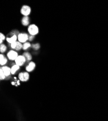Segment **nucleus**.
Here are the masks:
<instances>
[{"label": "nucleus", "mask_w": 108, "mask_h": 121, "mask_svg": "<svg viewBox=\"0 0 108 121\" xmlns=\"http://www.w3.org/2000/svg\"><path fill=\"white\" fill-rule=\"evenodd\" d=\"M28 32L30 36H35L39 33V28L36 24H32L28 26Z\"/></svg>", "instance_id": "obj_1"}, {"label": "nucleus", "mask_w": 108, "mask_h": 121, "mask_svg": "<svg viewBox=\"0 0 108 121\" xmlns=\"http://www.w3.org/2000/svg\"><path fill=\"white\" fill-rule=\"evenodd\" d=\"M29 36L28 34L25 32H20L18 34V41L21 43H24L29 40Z\"/></svg>", "instance_id": "obj_2"}, {"label": "nucleus", "mask_w": 108, "mask_h": 121, "mask_svg": "<svg viewBox=\"0 0 108 121\" xmlns=\"http://www.w3.org/2000/svg\"><path fill=\"white\" fill-rule=\"evenodd\" d=\"M20 13L24 16H28L31 13V8L27 5H24L21 8Z\"/></svg>", "instance_id": "obj_3"}, {"label": "nucleus", "mask_w": 108, "mask_h": 121, "mask_svg": "<svg viewBox=\"0 0 108 121\" xmlns=\"http://www.w3.org/2000/svg\"><path fill=\"white\" fill-rule=\"evenodd\" d=\"M26 61V59L23 55H19L15 60V62L16 65L20 66L23 65Z\"/></svg>", "instance_id": "obj_4"}, {"label": "nucleus", "mask_w": 108, "mask_h": 121, "mask_svg": "<svg viewBox=\"0 0 108 121\" xmlns=\"http://www.w3.org/2000/svg\"><path fill=\"white\" fill-rule=\"evenodd\" d=\"M18 56L19 55L17 52L14 50H10L9 51V52H8L7 54V58L11 60H15L18 57Z\"/></svg>", "instance_id": "obj_5"}, {"label": "nucleus", "mask_w": 108, "mask_h": 121, "mask_svg": "<svg viewBox=\"0 0 108 121\" xmlns=\"http://www.w3.org/2000/svg\"><path fill=\"white\" fill-rule=\"evenodd\" d=\"M19 78L21 81H26L29 79V74L28 72H21L19 75Z\"/></svg>", "instance_id": "obj_6"}, {"label": "nucleus", "mask_w": 108, "mask_h": 121, "mask_svg": "<svg viewBox=\"0 0 108 121\" xmlns=\"http://www.w3.org/2000/svg\"><path fill=\"white\" fill-rule=\"evenodd\" d=\"M10 46L12 49L18 51L20 50L22 48L23 45L21 43L17 41L16 42L13 43V44H10Z\"/></svg>", "instance_id": "obj_7"}, {"label": "nucleus", "mask_w": 108, "mask_h": 121, "mask_svg": "<svg viewBox=\"0 0 108 121\" xmlns=\"http://www.w3.org/2000/svg\"><path fill=\"white\" fill-rule=\"evenodd\" d=\"M17 39L18 36L16 34H13V35L11 37H7L6 39L7 42L10 44H12L13 43L17 41Z\"/></svg>", "instance_id": "obj_8"}, {"label": "nucleus", "mask_w": 108, "mask_h": 121, "mask_svg": "<svg viewBox=\"0 0 108 121\" xmlns=\"http://www.w3.org/2000/svg\"><path fill=\"white\" fill-rule=\"evenodd\" d=\"M2 69L3 70L5 77L9 76L11 73V68L7 66H3L1 67Z\"/></svg>", "instance_id": "obj_9"}, {"label": "nucleus", "mask_w": 108, "mask_h": 121, "mask_svg": "<svg viewBox=\"0 0 108 121\" xmlns=\"http://www.w3.org/2000/svg\"><path fill=\"white\" fill-rule=\"evenodd\" d=\"M36 64L33 62H31L30 63H29L28 65L26 67V70L27 72H31L34 70Z\"/></svg>", "instance_id": "obj_10"}, {"label": "nucleus", "mask_w": 108, "mask_h": 121, "mask_svg": "<svg viewBox=\"0 0 108 121\" xmlns=\"http://www.w3.org/2000/svg\"><path fill=\"white\" fill-rule=\"evenodd\" d=\"M30 23V19L28 16H24L21 20V23L24 26H27L29 25Z\"/></svg>", "instance_id": "obj_11"}, {"label": "nucleus", "mask_w": 108, "mask_h": 121, "mask_svg": "<svg viewBox=\"0 0 108 121\" xmlns=\"http://www.w3.org/2000/svg\"><path fill=\"white\" fill-rule=\"evenodd\" d=\"M7 63V59L3 54L0 55V65L4 66Z\"/></svg>", "instance_id": "obj_12"}, {"label": "nucleus", "mask_w": 108, "mask_h": 121, "mask_svg": "<svg viewBox=\"0 0 108 121\" xmlns=\"http://www.w3.org/2000/svg\"><path fill=\"white\" fill-rule=\"evenodd\" d=\"M20 66L16 65V64L13 65L11 68V74H12V75L15 74L16 73V72L20 68Z\"/></svg>", "instance_id": "obj_13"}, {"label": "nucleus", "mask_w": 108, "mask_h": 121, "mask_svg": "<svg viewBox=\"0 0 108 121\" xmlns=\"http://www.w3.org/2000/svg\"><path fill=\"white\" fill-rule=\"evenodd\" d=\"M31 47H32V45L31 44V43L28 42H26L25 43H23V47H22V49L23 50H26L28 48H31Z\"/></svg>", "instance_id": "obj_14"}, {"label": "nucleus", "mask_w": 108, "mask_h": 121, "mask_svg": "<svg viewBox=\"0 0 108 121\" xmlns=\"http://www.w3.org/2000/svg\"><path fill=\"white\" fill-rule=\"evenodd\" d=\"M23 55L25 57L26 59V60H31L32 59V55L28 52H24L23 54Z\"/></svg>", "instance_id": "obj_15"}, {"label": "nucleus", "mask_w": 108, "mask_h": 121, "mask_svg": "<svg viewBox=\"0 0 108 121\" xmlns=\"http://www.w3.org/2000/svg\"><path fill=\"white\" fill-rule=\"evenodd\" d=\"M6 46L4 44H1V45H0V52H1V53H4L6 51Z\"/></svg>", "instance_id": "obj_16"}, {"label": "nucleus", "mask_w": 108, "mask_h": 121, "mask_svg": "<svg viewBox=\"0 0 108 121\" xmlns=\"http://www.w3.org/2000/svg\"><path fill=\"white\" fill-rule=\"evenodd\" d=\"M0 75H1L0 76V79H1V80H4L5 79V76L1 68V69H0Z\"/></svg>", "instance_id": "obj_17"}, {"label": "nucleus", "mask_w": 108, "mask_h": 121, "mask_svg": "<svg viewBox=\"0 0 108 121\" xmlns=\"http://www.w3.org/2000/svg\"><path fill=\"white\" fill-rule=\"evenodd\" d=\"M5 39V36L4 35V34L1 32L0 33V44H2L4 40Z\"/></svg>", "instance_id": "obj_18"}, {"label": "nucleus", "mask_w": 108, "mask_h": 121, "mask_svg": "<svg viewBox=\"0 0 108 121\" xmlns=\"http://www.w3.org/2000/svg\"><path fill=\"white\" fill-rule=\"evenodd\" d=\"M32 47L35 50H37V49H39L40 46L39 44H38V43H36V44H33L32 45Z\"/></svg>", "instance_id": "obj_19"}, {"label": "nucleus", "mask_w": 108, "mask_h": 121, "mask_svg": "<svg viewBox=\"0 0 108 121\" xmlns=\"http://www.w3.org/2000/svg\"><path fill=\"white\" fill-rule=\"evenodd\" d=\"M34 38H35V36H30L29 37V41H32L33 39H34Z\"/></svg>", "instance_id": "obj_20"}]
</instances>
